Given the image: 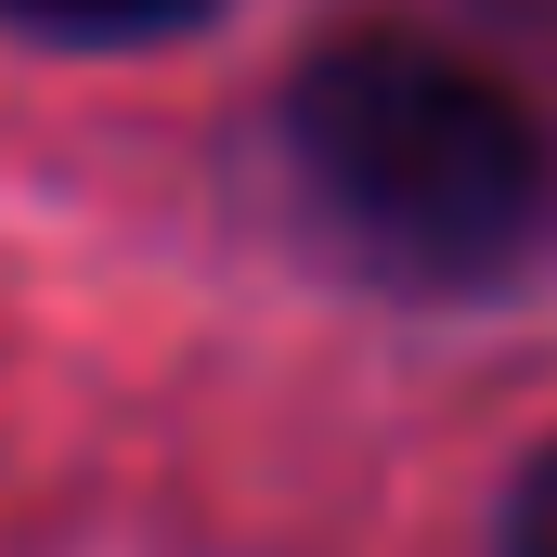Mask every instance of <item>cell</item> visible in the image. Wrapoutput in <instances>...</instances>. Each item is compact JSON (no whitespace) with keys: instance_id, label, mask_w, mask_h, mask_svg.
<instances>
[{"instance_id":"2","label":"cell","mask_w":557,"mask_h":557,"mask_svg":"<svg viewBox=\"0 0 557 557\" xmlns=\"http://www.w3.org/2000/svg\"><path fill=\"white\" fill-rule=\"evenodd\" d=\"M208 0H0V26L26 39H65V52H143V39H182Z\"/></svg>"},{"instance_id":"1","label":"cell","mask_w":557,"mask_h":557,"mask_svg":"<svg viewBox=\"0 0 557 557\" xmlns=\"http://www.w3.org/2000/svg\"><path fill=\"white\" fill-rule=\"evenodd\" d=\"M285 156L311 208L416 285H467L532 247L545 221V131L532 104L403 26H350L285 78Z\"/></svg>"},{"instance_id":"3","label":"cell","mask_w":557,"mask_h":557,"mask_svg":"<svg viewBox=\"0 0 557 557\" xmlns=\"http://www.w3.org/2000/svg\"><path fill=\"white\" fill-rule=\"evenodd\" d=\"M506 557H557V441L506 480Z\"/></svg>"}]
</instances>
